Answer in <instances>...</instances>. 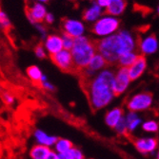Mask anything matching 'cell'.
Wrapping results in <instances>:
<instances>
[{"mask_svg":"<svg viewBox=\"0 0 159 159\" xmlns=\"http://www.w3.org/2000/svg\"><path fill=\"white\" fill-rule=\"evenodd\" d=\"M114 76L113 69H105L95 77H80L81 86L93 112L104 108L112 102L114 97Z\"/></svg>","mask_w":159,"mask_h":159,"instance_id":"cell-1","label":"cell"},{"mask_svg":"<svg viewBox=\"0 0 159 159\" xmlns=\"http://www.w3.org/2000/svg\"><path fill=\"white\" fill-rule=\"evenodd\" d=\"M96 51L100 54L108 65L117 64L121 55L132 52L135 48V42L128 31H120L117 34L94 41Z\"/></svg>","mask_w":159,"mask_h":159,"instance_id":"cell-2","label":"cell"},{"mask_svg":"<svg viewBox=\"0 0 159 159\" xmlns=\"http://www.w3.org/2000/svg\"><path fill=\"white\" fill-rule=\"evenodd\" d=\"M71 53L78 75L79 72L88 66L91 59L96 53L95 43L84 36L74 38Z\"/></svg>","mask_w":159,"mask_h":159,"instance_id":"cell-3","label":"cell"},{"mask_svg":"<svg viewBox=\"0 0 159 159\" xmlns=\"http://www.w3.org/2000/svg\"><path fill=\"white\" fill-rule=\"evenodd\" d=\"M51 59L52 63L62 71L66 73L77 74V70L73 64V60L70 50L62 49L55 54L51 55Z\"/></svg>","mask_w":159,"mask_h":159,"instance_id":"cell-4","label":"cell"},{"mask_svg":"<svg viewBox=\"0 0 159 159\" xmlns=\"http://www.w3.org/2000/svg\"><path fill=\"white\" fill-rule=\"evenodd\" d=\"M119 27V20L113 17H104L94 24L92 31L98 36H106L114 32Z\"/></svg>","mask_w":159,"mask_h":159,"instance_id":"cell-5","label":"cell"},{"mask_svg":"<svg viewBox=\"0 0 159 159\" xmlns=\"http://www.w3.org/2000/svg\"><path fill=\"white\" fill-rule=\"evenodd\" d=\"M152 103V94L150 92H142L133 96L127 102L128 108L132 112L144 111L150 108Z\"/></svg>","mask_w":159,"mask_h":159,"instance_id":"cell-6","label":"cell"},{"mask_svg":"<svg viewBox=\"0 0 159 159\" xmlns=\"http://www.w3.org/2000/svg\"><path fill=\"white\" fill-rule=\"evenodd\" d=\"M130 77L128 73V68L127 67H120L115 73L114 76V82H113V96L118 97L120 96L124 91L127 89V87L130 84Z\"/></svg>","mask_w":159,"mask_h":159,"instance_id":"cell-7","label":"cell"},{"mask_svg":"<svg viewBox=\"0 0 159 159\" xmlns=\"http://www.w3.org/2000/svg\"><path fill=\"white\" fill-rule=\"evenodd\" d=\"M64 33L72 37L77 38L81 36L84 32V26L81 22L72 19H64L63 21Z\"/></svg>","mask_w":159,"mask_h":159,"instance_id":"cell-8","label":"cell"},{"mask_svg":"<svg viewBox=\"0 0 159 159\" xmlns=\"http://www.w3.org/2000/svg\"><path fill=\"white\" fill-rule=\"evenodd\" d=\"M146 67H147L146 58L143 55H138L135 62L130 67H128V73L131 81H134V80H137L139 77H141Z\"/></svg>","mask_w":159,"mask_h":159,"instance_id":"cell-9","label":"cell"},{"mask_svg":"<svg viewBox=\"0 0 159 159\" xmlns=\"http://www.w3.org/2000/svg\"><path fill=\"white\" fill-rule=\"evenodd\" d=\"M26 13L32 23H41L45 19V16L47 14L46 9L42 4L35 3L32 7L27 8Z\"/></svg>","mask_w":159,"mask_h":159,"instance_id":"cell-10","label":"cell"},{"mask_svg":"<svg viewBox=\"0 0 159 159\" xmlns=\"http://www.w3.org/2000/svg\"><path fill=\"white\" fill-rule=\"evenodd\" d=\"M132 141L136 149L142 153L152 152L157 147L156 138H135Z\"/></svg>","mask_w":159,"mask_h":159,"instance_id":"cell-11","label":"cell"},{"mask_svg":"<svg viewBox=\"0 0 159 159\" xmlns=\"http://www.w3.org/2000/svg\"><path fill=\"white\" fill-rule=\"evenodd\" d=\"M108 64L105 61V59L100 55V54H94L93 57L91 59V61L88 65V66L86 68H84L82 71L88 75V76H93L94 72L97 70H100L102 68H104L105 66H107Z\"/></svg>","mask_w":159,"mask_h":159,"instance_id":"cell-12","label":"cell"},{"mask_svg":"<svg viewBox=\"0 0 159 159\" xmlns=\"http://www.w3.org/2000/svg\"><path fill=\"white\" fill-rule=\"evenodd\" d=\"M158 43L157 39L154 34H152L146 37L140 44V50L144 54H152L157 50Z\"/></svg>","mask_w":159,"mask_h":159,"instance_id":"cell-13","label":"cell"},{"mask_svg":"<svg viewBox=\"0 0 159 159\" xmlns=\"http://www.w3.org/2000/svg\"><path fill=\"white\" fill-rule=\"evenodd\" d=\"M46 48L51 55L55 54L63 49L62 38L57 35H50L46 41Z\"/></svg>","mask_w":159,"mask_h":159,"instance_id":"cell-14","label":"cell"},{"mask_svg":"<svg viewBox=\"0 0 159 159\" xmlns=\"http://www.w3.org/2000/svg\"><path fill=\"white\" fill-rule=\"evenodd\" d=\"M123 116V109L122 108H113L111 111H109L105 116V121L107 125H109L112 128H114L119 119Z\"/></svg>","mask_w":159,"mask_h":159,"instance_id":"cell-15","label":"cell"},{"mask_svg":"<svg viewBox=\"0 0 159 159\" xmlns=\"http://www.w3.org/2000/svg\"><path fill=\"white\" fill-rule=\"evenodd\" d=\"M126 8V0H110L106 12L111 15L121 14Z\"/></svg>","mask_w":159,"mask_h":159,"instance_id":"cell-16","label":"cell"},{"mask_svg":"<svg viewBox=\"0 0 159 159\" xmlns=\"http://www.w3.org/2000/svg\"><path fill=\"white\" fill-rule=\"evenodd\" d=\"M50 152L51 150L48 148V146L35 145L32 148L30 154L32 159H46Z\"/></svg>","mask_w":159,"mask_h":159,"instance_id":"cell-17","label":"cell"},{"mask_svg":"<svg viewBox=\"0 0 159 159\" xmlns=\"http://www.w3.org/2000/svg\"><path fill=\"white\" fill-rule=\"evenodd\" d=\"M139 54H136L135 52H127L123 55H121L118 58L117 64L120 66V67H130L137 59Z\"/></svg>","mask_w":159,"mask_h":159,"instance_id":"cell-18","label":"cell"},{"mask_svg":"<svg viewBox=\"0 0 159 159\" xmlns=\"http://www.w3.org/2000/svg\"><path fill=\"white\" fill-rule=\"evenodd\" d=\"M35 137L38 140L39 143L43 144L44 146H51L52 144H54L57 141V137L56 136H50L48 134H46L44 132L40 131V130H37L35 132Z\"/></svg>","mask_w":159,"mask_h":159,"instance_id":"cell-19","label":"cell"},{"mask_svg":"<svg viewBox=\"0 0 159 159\" xmlns=\"http://www.w3.org/2000/svg\"><path fill=\"white\" fill-rule=\"evenodd\" d=\"M102 11H101V7H99L97 4H93L89 10H87L84 14H83V19L86 20V21L92 22L94 21L95 19H97L99 16H100Z\"/></svg>","mask_w":159,"mask_h":159,"instance_id":"cell-20","label":"cell"},{"mask_svg":"<svg viewBox=\"0 0 159 159\" xmlns=\"http://www.w3.org/2000/svg\"><path fill=\"white\" fill-rule=\"evenodd\" d=\"M27 75L29 76V78L32 80V81L34 84H39L41 85V81H42V72L36 66H32L28 67L27 69Z\"/></svg>","mask_w":159,"mask_h":159,"instance_id":"cell-21","label":"cell"},{"mask_svg":"<svg viewBox=\"0 0 159 159\" xmlns=\"http://www.w3.org/2000/svg\"><path fill=\"white\" fill-rule=\"evenodd\" d=\"M55 144H56L55 149L59 153L65 152H67L72 148V143L70 140H67V139H63V138L57 139Z\"/></svg>","mask_w":159,"mask_h":159,"instance_id":"cell-22","label":"cell"},{"mask_svg":"<svg viewBox=\"0 0 159 159\" xmlns=\"http://www.w3.org/2000/svg\"><path fill=\"white\" fill-rule=\"evenodd\" d=\"M115 130L120 134H124V135H129V132H128V126H127V122H126V118L124 116H122L119 121L117 122V124L115 125Z\"/></svg>","mask_w":159,"mask_h":159,"instance_id":"cell-23","label":"cell"},{"mask_svg":"<svg viewBox=\"0 0 159 159\" xmlns=\"http://www.w3.org/2000/svg\"><path fill=\"white\" fill-rule=\"evenodd\" d=\"M73 39L72 37L63 33V38H62V43H63V48L64 49H67V50H70L72 49V45H73Z\"/></svg>","mask_w":159,"mask_h":159,"instance_id":"cell-24","label":"cell"},{"mask_svg":"<svg viewBox=\"0 0 159 159\" xmlns=\"http://www.w3.org/2000/svg\"><path fill=\"white\" fill-rule=\"evenodd\" d=\"M0 27L3 29H9L11 27L10 20L8 19L6 13L0 10Z\"/></svg>","mask_w":159,"mask_h":159,"instance_id":"cell-25","label":"cell"},{"mask_svg":"<svg viewBox=\"0 0 159 159\" xmlns=\"http://www.w3.org/2000/svg\"><path fill=\"white\" fill-rule=\"evenodd\" d=\"M143 129L147 132H157L158 130V123L154 120H150L146 123H144L143 125Z\"/></svg>","mask_w":159,"mask_h":159,"instance_id":"cell-26","label":"cell"},{"mask_svg":"<svg viewBox=\"0 0 159 159\" xmlns=\"http://www.w3.org/2000/svg\"><path fill=\"white\" fill-rule=\"evenodd\" d=\"M69 152H70V159H85L83 153L76 148L72 147L71 150H69Z\"/></svg>","mask_w":159,"mask_h":159,"instance_id":"cell-27","label":"cell"},{"mask_svg":"<svg viewBox=\"0 0 159 159\" xmlns=\"http://www.w3.org/2000/svg\"><path fill=\"white\" fill-rule=\"evenodd\" d=\"M34 52L36 54V56L40 59H44L46 58V53H45V50L44 48H42V46H37L34 49Z\"/></svg>","mask_w":159,"mask_h":159,"instance_id":"cell-28","label":"cell"},{"mask_svg":"<svg viewBox=\"0 0 159 159\" xmlns=\"http://www.w3.org/2000/svg\"><path fill=\"white\" fill-rule=\"evenodd\" d=\"M140 123V119H139L138 117L135 118L134 120H132V122H130L127 126H128V131H132L136 128V126Z\"/></svg>","mask_w":159,"mask_h":159,"instance_id":"cell-29","label":"cell"},{"mask_svg":"<svg viewBox=\"0 0 159 159\" xmlns=\"http://www.w3.org/2000/svg\"><path fill=\"white\" fill-rule=\"evenodd\" d=\"M3 98H4V101H5L8 104H12V103L13 102V98H12L10 94H8V93L4 94Z\"/></svg>","mask_w":159,"mask_h":159,"instance_id":"cell-30","label":"cell"},{"mask_svg":"<svg viewBox=\"0 0 159 159\" xmlns=\"http://www.w3.org/2000/svg\"><path fill=\"white\" fill-rule=\"evenodd\" d=\"M110 3V0H97V5L99 7H103V8H107L108 5Z\"/></svg>","mask_w":159,"mask_h":159,"instance_id":"cell-31","label":"cell"},{"mask_svg":"<svg viewBox=\"0 0 159 159\" xmlns=\"http://www.w3.org/2000/svg\"><path fill=\"white\" fill-rule=\"evenodd\" d=\"M57 156H58V159H70V152L69 151H67L65 152L57 154Z\"/></svg>","mask_w":159,"mask_h":159,"instance_id":"cell-32","label":"cell"},{"mask_svg":"<svg viewBox=\"0 0 159 159\" xmlns=\"http://www.w3.org/2000/svg\"><path fill=\"white\" fill-rule=\"evenodd\" d=\"M45 20L47 21V23H49V24H52V22H53V16H52V14H51V13H47L46 14V16H45Z\"/></svg>","mask_w":159,"mask_h":159,"instance_id":"cell-33","label":"cell"},{"mask_svg":"<svg viewBox=\"0 0 159 159\" xmlns=\"http://www.w3.org/2000/svg\"><path fill=\"white\" fill-rule=\"evenodd\" d=\"M46 159H58V156H57V154L55 152H53L51 151V152L48 154V156H47Z\"/></svg>","mask_w":159,"mask_h":159,"instance_id":"cell-34","label":"cell"},{"mask_svg":"<svg viewBox=\"0 0 159 159\" xmlns=\"http://www.w3.org/2000/svg\"><path fill=\"white\" fill-rule=\"evenodd\" d=\"M38 1H40V2H47V1H49V0H38Z\"/></svg>","mask_w":159,"mask_h":159,"instance_id":"cell-35","label":"cell"}]
</instances>
